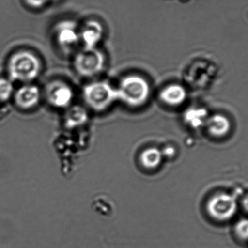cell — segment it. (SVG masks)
<instances>
[{
    "label": "cell",
    "mask_w": 248,
    "mask_h": 248,
    "mask_svg": "<svg viewBox=\"0 0 248 248\" xmlns=\"http://www.w3.org/2000/svg\"><path fill=\"white\" fill-rule=\"evenodd\" d=\"M237 232L242 238L248 240V221L239 223L237 227Z\"/></svg>",
    "instance_id": "15"
},
{
    "label": "cell",
    "mask_w": 248,
    "mask_h": 248,
    "mask_svg": "<svg viewBox=\"0 0 248 248\" xmlns=\"http://www.w3.org/2000/svg\"><path fill=\"white\" fill-rule=\"evenodd\" d=\"M104 29L100 22L90 20L79 31L80 41L84 44V48L93 49L97 48L103 37Z\"/></svg>",
    "instance_id": "8"
},
{
    "label": "cell",
    "mask_w": 248,
    "mask_h": 248,
    "mask_svg": "<svg viewBox=\"0 0 248 248\" xmlns=\"http://www.w3.org/2000/svg\"><path fill=\"white\" fill-rule=\"evenodd\" d=\"M207 128L211 135L221 137L227 134L231 128L230 121L221 114H216L207 120Z\"/></svg>",
    "instance_id": "12"
},
{
    "label": "cell",
    "mask_w": 248,
    "mask_h": 248,
    "mask_svg": "<svg viewBox=\"0 0 248 248\" xmlns=\"http://www.w3.org/2000/svg\"><path fill=\"white\" fill-rule=\"evenodd\" d=\"M83 98L90 109L97 112L107 110L119 100L116 88L106 81H94L86 85Z\"/></svg>",
    "instance_id": "2"
},
{
    "label": "cell",
    "mask_w": 248,
    "mask_h": 248,
    "mask_svg": "<svg viewBox=\"0 0 248 248\" xmlns=\"http://www.w3.org/2000/svg\"><path fill=\"white\" fill-rule=\"evenodd\" d=\"M186 90L178 84L166 86L160 93V98L162 102L173 107L183 104L186 99Z\"/></svg>",
    "instance_id": "9"
},
{
    "label": "cell",
    "mask_w": 248,
    "mask_h": 248,
    "mask_svg": "<svg viewBox=\"0 0 248 248\" xmlns=\"http://www.w3.org/2000/svg\"><path fill=\"white\" fill-rule=\"evenodd\" d=\"M118 98L132 108L144 106L150 95V87L147 80L138 75L124 77L116 88Z\"/></svg>",
    "instance_id": "1"
},
{
    "label": "cell",
    "mask_w": 248,
    "mask_h": 248,
    "mask_svg": "<svg viewBox=\"0 0 248 248\" xmlns=\"http://www.w3.org/2000/svg\"><path fill=\"white\" fill-rule=\"evenodd\" d=\"M48 101L57 108H68L71 106L74 94L72 88L61 81L52 82L46 90Z\"/></svg>",
    "instance_id": "6"
},
{
    "label": "cell",
    "mask_w": 248,
    "mask_h": 248,
    "mask_svg": "<svg viewBox=\"0 0 248 248\" xmlns=\"http://www.w3.org/2000/svg\"><path fill=\"white\" fill-rule=\"evenodd\" d=\"M243 206L248 211V195L243 201Z\"/></svg>",
    "instance_id": "17"
},
{
    "label": "cell",
    "mask_w": 248,
    "mask_h": 248,
    "mask_svg": "<svg viewBox=\"0 0 248 248\" xmlns=\"http://www.w3.org/2000/svg\"><path fill=\"white\" fill-rule=\"evenodd\" d=\"M162 153H163V156L171 157V156L174 155L175 150L173 147L169 146V147H166V148L164 149V151H162Z\"/></svg>",
    "instance_id": "16"
},
{
    "label": "cell",
    "mask_w": 248,
    "mask_h": 248,
    "mask_svg": "<svg viewBox=\"0 0 248 248\" xmlns=\"http://www.w3.org/2000/svg\"><path fill=\"white\" fill-rule=\"evenodd\" d=\"M162 151L157 147H148L144 149L140 156L141 166L148 170L157 169L163 161Z\"/></svg>",
    "instance_id": "13"
},
{
    "label": "cell",
    "mask_w": 248,
    "mask_h": 248,
    "mask_svg": "<svg viewBox=\"0 0 248 248\" xmlns=\"http://www.w3.org/2000/svg\"><path fill=\"white\" fill-rule=\"evenodd\" d=\"M40 71V61L31 52H18L9 62V74L12 79L16 81H32L39 75Z\"/></svg>",
    "instance_id": "3"
},
{
    "label": "cell",
    "mask_w": 248,
    "mask_h": 248,
    "mask_svg": "<svg viewBox=\"0 0 248 248\" xmlns=\"http://www.w3.org/2000/svg\"><path fill=\"white\" fill-rule=\"evenodd\" d=\"M105 65V55L97 48H84L74 58V68L83 77L90 78L98 75L104 69Z\"/></svg>",
    "instance_id": "4"
},
{
    "label": "cell",
    "mask_w": 248,
    "mask_h": 248,
    "mask_svg": "<svg viewBox=\"0 0 248 248\" xmlns=\"http://www.w3.org/2000/svg\"><path fill=\"white\" fill-rule=\"evenodd\" d=\"M55 37L60 46L71 48L77 45L80 41L79 30L75 22L64 20L57 25Z\"/></svg>",
    "instance_id": "7"
},
{
    "label": "cell",
    "mask_w": 248,
    "mask_h": 248,
    "mask_svg": "<svg viewBox=\"0 0 248 248\" xmlns=\"http://www.w3.org/2000/svg\"><path fill=\"white\" fill-rule=\"evenodd\" d=\"M88 119L89 115L85 108L80 106H71L65 113L64 124L65 127L72 129L84 125Z\"/></svg>",
    "instance_id": "11"
},
{
    "label": "cell",
    "mask_w": 248,
    "mask_h": 248,
    "mask_svg": "<svg viewBox=\"0 0 248 248\" xmlns=\"http://www.w3.org/2000/svg\"><path fill=\"white\" fill-rule=\"evenodd\" d=\"M40 91L36 86L26 85L16 93V102L19 107L29 109L34 107L40 100Z\"/></svg>",
    "instance_id": "10"
},
{
    "label": "cell",
    "mask_w": 248,
    "mask_h": 248,
    "mask_svg": "<svg viewBox=\"0 0 248 248\" xmlns=\"http://www.w3.org/2000/svg\"><path fill=\"white\" fill-rule=\"evenodd\" d=\"M237 208L235 199L226 193L214 195L207 205L210 215L218 221L230 219L235 214Z\"/></svg>",
    "instance_id": "5"
},
{
    "label": "cell",
    "mask_w": 248,
    "mask_h": 248,
    "mask_svg": "<svg viewBox=\"0 0 248 248\" xmlns=\"http://www.w3.org/2000/svg\"><path fill=\"white\" fill-rule=\"evenodd\" d=\"M13 87L9 80L0 78V101H6L11 97Z\"/></svg>",
    "instance_id": "14"
}]
</instances>
